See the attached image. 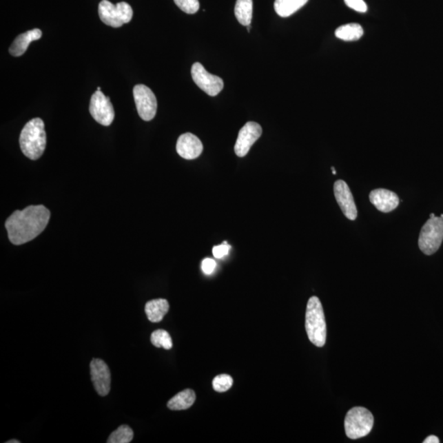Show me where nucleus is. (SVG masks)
<instances>
[{"instance_id": "19", "label": "nucleus", "mask_w": 443, "mask_h": 443, "mask_svg": "<svg viewBox=\"0 0 443 443\" xmlns=\"http://www.w3.org/2000/svg\"><path fill=\"white\" fill-rule=\"evenodd\" d=\"M364 30L360 24L350 23L341 25L335 32V35L340 40L345 41H356L362 37Z\"/></svg>"}, {"instance_id": "12", "label": "nucleus", "mask_w": 443, "mask_h": 443, "mask_svg": "<svg viewBox=\"0 0 443 443\" xmlns=\"http://www.w3.org/2000/svg\"><path fill=\"white\" fill-rule=\"evenodd\" d=\"M176 149L179 156L185 160H195L203 152V144L196 136L185 133L179 136Z\"/></svg>"}, {"instance_id": "34", "label": "nucleus", "mask_w": 443, "mask_h": 443, "mask_svg": "<svg viewBox=\"0 0 443 443\" xmlns=\"http://www.w3.org/2000/svg\"><path fill=\"white\" fill-rule=\"evenodd\" d=\"M440 217H441L442 218H443V214H442Z\"/></svg>"}, {"instance_id": "16", "label": "nucleus", "mask_w": 443, "mask_h": 443, "mask_svg": "<svg viewBox=\"0 0 443 443\" xmlns=\"http://www.w3.org/2000/svg\"><path fill=\"white\" fill-rule=\"evenodd\" d=\"M169 311V304L165 299L152 300L145 304L146 316L152 322H161Z\"/></svg>"}, {"instance_id": "4", "label": "nucleus", "mask_w": 443, "mask_h": 443, "mask_svg": "<svg viewBox=\"0 0 443 443\" xmlns=\"http://www.w3.org/2000/svg\"><path fill=\"white\" fill-rule=\"evenodd\" d=\"M373 416L364 407H354L347 412L345 418V431L351 440L367 436L373 427Z\"/></svg>"}, {"instance_id": "9", "label": "nucleus", "mask_w": 443, "mask_h": 443, "mask_svg": "<svg viewBox=\"0 0 443 443\" xmlns=\"http://www.w3.org/2000/svg\"><path fill=\"white\" fill-rule=\"evenodd\" d=\"M262 135V127L259 123L248 122L240 129L235 145V153L238 157H245L251 146Z\"/></svg>"}, {"instance_id": "6", "label": "nucleus", "mask_w": 443, "mask_h": 443, "mask_svg": "<svg viewBox=\"0 0 443 443\" xmlns=\"http://www.w3.org/2000/svg\"><path fill=\"white\" fill-rule=\"evenodd\" d=\"M133 96L137 112L144 121H150L156 117L157 100L152 90L145 85H136L133 89Z\"/></svg>"}, {"instance_id": "25", "label": "nucleus", "mask_w": 443, "mask_h": 443, "mask_svg": "<svg viewBox=\"0 0 443 443\" xmlns=\"http://www.w3.org/2000/svg\"><path fill=\"white\" fill-rule=\"evenodd\" d=\"M116 6H117L119 8L120 16H121L123 23H130L133 16L132 7L126 2H120L116 4Z\"/></svg>"}, {"instance_id": "15", "label": "nucleus", "mask_w": 443, "mask_h": 443, "mask_svg": "<svg viewBox=\"0 0 443 443\" xmlns=\"http://www.w3.org/2000/svg\"><path fill=\"white\" fill-rule=\"evenodd\" d=\"M42 37V32L40 29H33L17 37L14 41L12 42L10 48V53L14 57H20L25 51L28 46L34 41H37Z\"/></svg>"}, {"instance_id": "27", "label": "nucleus", "mask_w": 443, "mask_h": 443, "mask_svg": "<svg viewBox=\"0 0 443 443\" xmlns=\"http://www.w3.org/2000/svg\"><path fill=\"white\" fill-rule=\"evenodd\" d=\"M230 249V245L225 242L219 245V246L214 247L213 255L215 258H217V259H221V258L225 257L229 254Z\"/></svg>"}, {"instance_id": "20", "label": "nucleus", "mask_w": 443, "mask_h": 443, "mask_svg": "<svg viewBox=\"0 0 443 443\" xmlns=\"http://www.w3.org/2000/svg\"><path fill=\"white\" fill-rule=\"evenodd\" d=\"M235 15L243 25H251L253 16V0H236Z\"/></svg>"}, {"instance_id": "32", "label": "nucleus", "mask_w": 443, "mask_h": 443, "mask_svg": "<svg viewBox=\"0 0 443 443\" xmlns=\"http://www.w3.org/2000/svg\"><path fill=\"white\" fill-rule=\"evenodd\" d=\"M434 217H436V216H435V214H430V218H434Z\"/></svg>"}, {"instance_id": "1", "label": "nucleus", "mask_w": 443, "mask_h": 443, "mask_svg": "<svg viewBox=\"0 0 443 443\" xmlns=\"http://www.w3.org/2000/svg\"><path fill=\"white\" fill-rule=\"evenodd\" d=\"M50 218V210L41 205L16 210L6 222L8 239L16 246L31 242L45 229Z\"/></svg>"}, {"instance_id": "17", "label": "nucleus", "mask_w": 443, "mask_h": 443, "mask_svg": "<svg viewBox=\"0 0 443 443\" xmlns=\"http://www.w3.org/2000/svg\"><path fill=\"white\" fill-rule=\"evenodd\" d=\"M196 395L192 389H186L169 400L167 407L172 411H184L192 406L195 403Z\"/></svg>"}, {"instance_id": "31", "label": "nucleus", "mask_w": 443, "mask_h": 443, "mask_svg": "<svg viewBox=\"0 0 443 443\" xmlns=\"http://www.w3.org/2000/svg\"><path fill=\"white\" fill-rule=\"evenodd\" d=\"M332 172H333V174H334V175H336V174H337V172H336V170H335V167H332Z\"/></svg>"}, {"instance_id": "13", "label": "nucleus", "mask_w": 443, "mask_h": 443, "mask_svg": "<svg viewBox=\"0 0 443 443\" xmlns=\"http://www.w3.org/2000/svg\"><path fill=\"white\" fill-rule=\"evenodd\" d=\"M369 200L382 213L393 212L400 203L399 197L395 192L382 188L372 191L369 194Z\"/></svg>"}, {"instance_id": "11", "label": "nucleus", "mask_w": 443, "mask_h": 443, "mask_svg": "<svg viewBox=\"0 0 443 443\" xmlns=\"http://www.w3.org/2000/svg\"><path fill=\"white\" fill-rule=\"evenodd\" d=\"M333 191L335 198L340 208L345 216L354 221L357 218V208L355 204L353 196L347 183L342 180H338L334 183Z\"/></svg>"}, {"instance_id": "10", "label": "nucleus", "mask_w": 443, "mask_h": 443, "mask_svg": "<svg viewBox=\"0 0 443 443\" xmlns=\"http://www.w3.org/2000/svg\"><path fill=\"white\" fill-rule=\"evenodd\" d=\"M90 376L94 389L101 397L110 393L111 387V373L109 367L104 360L93 359L90 362Z\"/></svg>"}, {"instance_id": "26", "label": "nucleus", "mask_w": 443, "mask_h": 443, "mask_svg": "<svg viewBox=\"0 0 443 443\" xmlns=\"http://www.w3.org/2000/svg\"><path fill=\"white\" fill-rule=\"evenodd\" d=\"M347 6L359 12H365L367 11V3L364 0H345Z\"/></svg>"}, {"instance_id": "18", "label": "nucleus", "mask_w": 443, "mask_h": 443, "mask_svg": "<svg viewBox=\"0 0 443 443\" xmlns=\"http://www.w3.org/2000/svg\"><path fill=\"white\" fill-rule=\"evenodd\" d=\"M309 0H275L274 8L278 15L282 18H287L300 8H302Z\"/></svg>"}, {"instance_id": "23", "label": "nucleus", "mask_w": 443, "mask_h": 443, "mask_svg": "<svg viewBox=\"0 0 443 443\" xmlns=\"http://www.w3.org/2000/svg\"><path fill=\"white\" fill-rule=\"evenodd\" d=\"M232 384L234 380L229 374H219L213 380V389L218 393H225L231 388Z\"/></svg>"}, {"instance_id": "30", "label": "nucleus", "mask_w": 443, "mask_h": 443, "mask_svg": "<svg viewBox=\"0 0 443 443\" xmlns=\"http://www.w3.org/2000/svg\"><path fill=\"white\" fill-rule=\"evenodd\" d=\"M6 443H20V442L16 440H12L6 442Z\"/></svg>"}, {"instance_id": "7", "label": "nucleus", "mask_w": 443, "mask_h": 443, "mask_svg": "<svg viewBox=\"0 0 443 443\" xmlns=\"http://www.w3.org/2000/svg\"><path fill=\"white\" fill-rule=\"evenodd\" d=\"M90 113L93 119L103 126H110L113 123L115 113L110 98L101 92H94L90 103Z\"/></svg>"}, {"instance_id": "8", "label": "nucleus", "mask_w": 443, "mask_h": 443, "mask_svg": "<svg viewBox=\"0 0 443 443\" xmlns=\"http://www.w3.org/2000/svg\"><path fill=\"white\" fill-rule=\"evenodd\" d=\"M192 76L194 83L210 96H216L223 89L220 77L210 74L200 63H195L192 68Z\"/></svg>"}, {"instance_id": "21", "label": "nucleus", "mask_w": 443, "mask_h": 443, "mask_svg": "<svg viewBox=\"0 0 443 443\" xmlns=\"http://www.w3.org/2000/svg\"><path fill=\"white\" fill-rule=\"evenodd\" d=\"M132 429L127 425L120 426L111 435L107 438V443H129L133 440Z\"/></svg>"}, {"instance_id": "22", "label": "nucleus", "mask_w": 443, "mask_h": 443, "mask_svg": "<svg viewBox=\"0 0 443 443\" xmlns=\"http://www.w3.org/2000/svg\"><path fill=\"white\" fill-rule=\"evenodd\" d=\"M150 341L154 347L158 348L170 350L173 347V340H172L170 334L163 329L154 331L150 337Z\"/></svg>"}, {"instance_id": "28", "label": "nucleus", "mask_w": 443, "mask_h": 443, "mask_svg": "<svg viewBox=\"0 0 443 443\" xmlns=\"http://www.w3.org/2000/svg\"><path fill=\"white\" fill-rule=\"evenodd\" d=\"M216 266V262L213 259H210V258H206V259L202 261L201 269L205 274L209 275L214 273Z\"/></svg>"}, {"instance_id": "33", "label": "nucleus", "mask_w": 443, "mask_h": 443, "mask_svg": "<svg viewBox=\"0 0 443 443\" xmlns=\"http://www.w3.org/2000/svg\"><path fill=\"white\" fill-rule=\"evenodd\" d=\"M97 90H99V92H101V87H98Z\"/></svg>"}, {"instance_id": "14", "label": "nucleus", "mask_w": 443, "mask_h": 443, "mask_svg": "<svg viewBox=\"0 0 443 443\" xmlns=\"http://www.w3.org/2000/svg\"><path fill=\"white\" fill-rule=\"evenodd\" d=\"M99 15L103 23L110 27L118 28L124 24L117 6L107 0H102L99 4Z\"/></svg>"}, {"instance_id": "29", "label": "nucleus", "mask_w": 443, "mask_h": 443, "mask_svg": "<svg viewBox=\"0 0 443 443\" xmlns=\"http://www.w3.org/2000/svg\"><path fill=\"white\" fill-rule=\"evenodd\" d=\"M423 442L424 443H440V438H438L437 437L431 435L426 438V440Z\"/></svg>"}, {"instance_id": "3", "label": "nucleus", "mask_w": 443, "mask_h": 443, "mask_svg": "<svg viewBox=\"0 0 443 443\" xmlns=\"http://www.w3.org/2000/svg\"><path fill=\"white\" fill-rule=\"evenodd\" d=\"M305 329L309 341L318 347L325 345L327 325L324 309L319 298L312 296L309 298L307 313H305Z\"/></svg>"}, {"instance_id": "5", "label": "nucleus", "mask_w": 443, "mask_h": 443, "mask_svg": "<svg viewBox=\"0 0 443 443\" xmlns=\"http://www.w3.org/2000/svg\"><path fill=\"white\" fill-rule=\"evenodd\" d=\"M443 240V218H430L421 229L419 247L425 255L431 256L441 247Z\"/></svg>"}, {"instance_id": "2", "label": "nucleus", "mask_w": 443, "mask_h": 443, "mask_svg": "<svg viewBox=\"0 0 443 443\" xmlns=\"http://www.w3.org/2000/svg\"><path fill=\"white\" fill-rule=\"evenodd\" d=\"M21 152L32 161L40 158L46 146L45 123L39 118L25 125L19 138Z\"/></svg>"}, {"instance_id": "24", "label": "nucleus", "mask_w": 443, "mask_h": 443, "mask_svg": "<svg viewBox=\"0 0 443 443\" xmlns=\"http://www.w3.org/2000/svg\"><path fill=\"white\" fill-rule=\"evenodd\" d=\"M181 10L188 14H194L199 10V0H174Z\"/></svg>"}]
</instances>
